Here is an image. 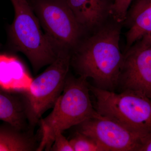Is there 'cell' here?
<instances>
[{
	"label": "cell",
	"instance_id": "obj_2",
	"mask_svg": "<svg viewBox=\"0 0 151 151\" xmlns=\"http://www.w3.org/2000/svg\"><path fill=\"white\" fill-rule=\"evenodd\" d=\"M90 91L86 78L68 74L62 93L51 113L40 120L41 139L37 151H49L57 134L97 114L90 99Z\"/></svg>",
	"mask_w": 151,
	"mask_h": 151
},
{
	"label": "cell",
	"instance_id": "obj_5",
	"mask_svg": "<svg viewBox=\"0 0 151 151\" xmlns=\"http://www.w3.org/2000/svg\"><path fill=\"white\" fill-rule=\"evenodd\" d=\"M71 51L59 50L55 60L43 73L33 78L29 88L21 93L28 124L33 128L42 115L50 108L62 93L68 75Z\"/></svg>",
	"mask_w": 151,
	"mask_h": 151
},
{
	"label": "cell",
	"instance_id": "obj_13",
	"mask_svg": "<svg viewBox=\"0 0 151 151\" xmlns=\"http://www.w3.org/2000/svg\"><path fill=\"white\" fill-rule=\"evenodd\" d=\"M38 146L29 134L8 123L0 125V151H36Z\"/></svg>",
	"mask_w": 151,
	"mask_h": 151
},
{
	"label": "cell",
	"instance_id": "obj_8",
	"mask_svg": "<svg viewBox=\"0 0 151 151\" xmlns=\"http://www.w3.org/2000/svg\"><path fill=\"white\" fill-rule=\"evenodd\" d=\"M77 126L78 132L94 139L105 151H139L146 141L137 133L98 113Z\"/></svg>",
	"mask_w": 151,
	"mask_h": 151
},
{
	"label": "cell",
	"instance_id": "obj_18",
	"mask_svg": "<svg viewBox=\"0 0 151 151\" xmlns=\"http://www.w3.org/2000/svg\"><path fill=\"white\" fill-rule=\"evenodd\" d=\"M150 3L151 4V0H150Z\"/></svg>",
	"mask_w": 151,
	"mask_h": 151
},
{
	"label": "cell",
	"instance_id": "obj_17",
	"mask_svg": "<svg viewBox=\"0 0 151 151\" xmlns=\"http://www.w3.org/2000/svg\"><path fill=\"white\" fill-rule=\"evenodd\" d=\"M139 151H151V136L144 143Z\"/></svg>",
	"mask_w": 151,
	"mask_h": 151
},
{
	"label": "cell",
	"instance_id": "obj_4",
	"mask_svg": "<svg viewBox=\"0 0 151 151\" xmlns=\"http://www.w3.org/2000/svg\"><path fill=\"white\" fill-rule=\"evenodd\" d=\"M96 99L95 109L101 116L137 133L146 140L151 136V99L135 91L120 93L89 86Z\"/></svg>",
	"mask_w": 151,
	"mask_h": 151
},
{
	"label": "cell",
	"instance_id": "obj_16",
	"mask_svg": "<svg viewBox=\"0 0 151 151\" xmlns=\"http://www.w3.org/2000/svg\"><path fill=\"white\" fill-rule=\"evenodd\" d=\"M49 151H73V150L69 140L61 133L58 134L55 137Z\"/></svg>",
	"mask_w": 151,
	"mask_h": 151
},
{
	"label": "cell",
	"instance_id": "obj_7",
	"mask_svg": "<svg viewBox=\"0 0 151 151\" xmlns=\"http://www.w3.org/2000/svg\"><path fill=\"white\" fill-rule=\"evenodd\" d=\"M119 85L151 99V33L126 50Z\"/></svg>",
	"mask_w": 151,
	"mask_h": 151
},
{
	"label": "cell",
	"instance_id": "obj_12",
	"mask_svg": "<svg viewBox=\"0 0 151 151\" xmlns=\"http://www.w3.org/2000/svg\"><path fill=\"white\" fill-rule=\"evenodd\" d=\"M126 20L129 27L126 34L127 50L144 36L151 33V4L150 0H140L138 2L129 14H127Z\"/></svg>",
	"mask_w": 151,
	"mask_h": 151
},
{
	"label": "cell",
	"instance_id": "obj_6",
	"mask_svg": "<svg viewBox=\"0 0 151 151\" xmlns=\"http://www.w3.org/2000/svg\"><path fill=\"white\" fill-rule=\"evenodd\" d=\"M33 9L44 33L58 50H73L84 29L66 0H35Z\"/></svg>",
	"mask_w": 151,
	"mask_h": 151
},
{
	"label": "cell",
	"instance_id": "obj_10",
	"mask_svg": "<svg viewBox=\"0 0 151 151\" xmlns=\"http://www.w3.org/2000/svg\"><path fill=\"white\" fill-rule=\"evenodd\" d=\"M33 78L23 63L12 55L0 54V86L10 92L22 93L28 89Z\"/></svg>",
	"mask_w": 151,
	"mask_h": 151
},
{
	"label": "cell",
	"instance_id": "obj_9",
	"mask_svg": "<svg viewBox=\"0 0 151 151\" xmlns=\"http://www.w3.org/2000/svg\"><path fill=\"white\" fill-rule=\"evenodd\" d=\"M83 29L95 31L106 23L113 3L111 0H66Z\"/></svg>",
	"mask_w": 151,
	"mask_h": 151
},
{
	"label": "cell",
	"instance_id": "obj_14",
	"mask_svg": "<svg viewBox=\"0 0 151 151\" xmlns=\"http://www.w3.org/2000/svg\"><path fill=\"white\" fill-rule=\"evenodd\" d=\"M69 142L73 151H105L94 139L78 131Z\"/></svg>",
	"mask_w": 151,
	"mask_h": 151
},
{
	"label": "cell",
	"instance_id": "obj_11",
	"mask_svg": "<svg viewBox=\"0 0 151 151\" xmlns=\"http://www.w3.org/2000/svg\"><path fill=\"white\" fill-rule=\"evenodd\" d=\"M0 120L22 131L26 129L28 122L21 93L0 86Z\"/></svg>",
	"mask_w": 151,
	"mask_h": 151
},
{
	"label": "cell",
	"instance_id": "obj_15",
	"mask_svg": "<svg viewBox=\"0 0 151 151\" xmlns=\"http://www.w3.org/2000/svg\"><path fill=\"white\" fill-rule=\"evenodd\" d=\"M132 0H114L111 7V13L114 18L124 20L127 17L128 10Z\"/></svg>",
	"mask_w": 151,
	"mask_h": 151
},
{
	"label": "cell",
	"instance_id": "obj_3",
	"mask_svg": "<svg viewBox=\"0 0 151 151\" xmlns=\"http://www.w3.org/2000/svg\"><path fill=\"white\" fill-rule=\"evenodd\" d=\"M14 18L10 27V39L17 50L27 57L35 71L56 59L58 52L41 28L28 0H10Z\"/></svg>",
	"mask_w": 151,
	"mask_h": 151
},
{
	"label": "cell",
	"instance_id": "obj_1",
	"mask_svg": "<svg viewBox=\"0 0 151 151\" xmlns=\"http://www.w3.org/2000/svg\"><path fill=\"white\" fill-rule=\"evenodd\" d=\"M121 33V24L113 20L79 42L71 53L70 64L79 76L92 78L97 88L114 91L119 86L124 60Z\"/></svg>",
	"mask_w": 151,
	"mask_h": 151
}]
</instances>
